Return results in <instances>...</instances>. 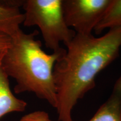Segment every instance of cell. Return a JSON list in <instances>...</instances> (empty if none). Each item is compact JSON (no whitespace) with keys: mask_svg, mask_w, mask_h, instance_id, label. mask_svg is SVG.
Listing matches in <instances>:
<instances>
[{"mask_svg":"<svg viewBox=\"0 0 121 121\" xmlns=\"http://www.w3.org/2000/svg\"><path fill=\"white\" fill-rule=\"evenodd\" d=\"M53 69L56 109L60 121H73L72 111L80 99L95 86V78L118 57L121 28L102 37L76 33Z\"/></svg>","mask_w":121,"mask_h":121,"instance_id":"1","label":"cell"},{"mask_svg":"<svg viewBox=\"0 0 121 121\" xmlns=\"http://www.w3.org/2000/svg\"><path fill=\"white\" fill-rule=\"evenodd\" d=\"M38 34V30L25 33L21 30L11 38V45L4 52L2 66L8 76L16 81L15 93H34L56 108L53 69L65 49L47 53L42 49V42L35 38Z\"/></svg>","mask_w":121,"mask_h":121,"instance_id":"2","label":"cell"},{"mask_svg":"<svg viewBox=\"0 0 121 121\" xmlns=\"http://www.w3.org/2000/svg\"><path fill=\"white\" fill-rule=\"evenodd\" d=\"M23 25L37 26L45 47L52 52L60 51V43L66 45L76 32L67 26L63 16L62 0H25Z\"/></svg>","mask_w":121,"mask_h":121,"instance_id":"3","label":"cell"},{"mask_svg":"<svg viewBox=\"0 0 121 121\" xmlns=\"http://www.w3.org/2000/svg\"><path fill=\"white\" fill-rule=\"evenodd\" d=\"M112 0H62L63 16L77 34H91L103 17Z\"/></svg>","mask_w":121,"mask_h":121,"instance_id":"4","label":"cell"},{"mask_svg":"<svg viewBox=\"0 0 121 121\" xmlns=\"http://www.w3.org/2000/svg\"><path fill=\"white\" fill-rule=\"evenodd\" d=\"M20 121H52L48 113L35 111L22 118ZM89 121H121V73L115 82L111 95Z\"/></svg>","mask_w":121,"mask_h":121,"instance_id":"5","label":"cell"},{"mask_svg":"<svg viewBox=\"0 0 121 121\" xmlns=\"http://www.w3.org/2000/svg\"><path fill=\"white\" fill-rule=\"evenodd\" d=\"M4 51L0 53V118L10 113L22 112L27 106L25 101L16 98L11 91L9 77L2 66Z\"/></svg>","mask_w":121,"mask_h":121,"instance_id":"6","label":"cell"},{"mask_svg":"<svg viewBox=\"0 0 121 121\" xmlns=\"http://www.w3.org/2000/svg\"><path fill=\"white\" fill-rule=\"evenodd\" d=\"M24 20V13L19 7L0 5V33L13 38L22 30Z\"/></svg>","mask_w":121,"mask_h":121,"instance_id":"7","label":"cell"},{"mask_svg":"<svg viewBox=\"0 0 121 121\" xmlns=\"http://www.w3.org/2000/svg\"><path fill=\"white\" fill-rule=\"evenodd\" d=\"M121 28V0H112L102 20L94 29L96 34L104 30Z\"/></svg>","mask_w":121,"mask_h":121,"instance_id":"8","label":"cell"},{"mask_svg":"<svg viewBox=\"0 0 121 121\" xmlns=\"http://www.w3.org/2000/svg\"><path fill=\"white\" fill-rule=\"evenodd\" d=\"M11 44V38L6 35L0 33V53L7 49Z\"/></svg>","mask_w":121,"mask_h":121,"instance_id":"9","label":"cell"}]
</instances>
